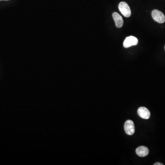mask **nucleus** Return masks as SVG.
Segmentation results:
<instances>
[{"mask_svg": "<svg viewBox=\"0 0 165 165\" xmlns=\"http://www.w3.org/2000/svg\"><path fill=\"white\" fill-rule=\"evenodd\" d=\"M118 8L121 13L125 17H129L131 15V11L129 5L125 2H121L118 5Z\"/></svg>", "mask_w": 165, "mask_h": 165, "instance_id": "f257e3e1", "label": "nucleus"}, {"mask_svg": "<svg viewBox=\"0 0 165 165\" xmlns=\"http://www.w3.org/2000/svg\"><path fill=\"white\" fill-rule=\"evenodd\" d=\"M152 17L155 21L157 23L162 24L165 22L164 14L161 11L157 10H154L152 12Z\"/></svg>", "mask_w": 165, "mask_h": 165, "instance_id": "f03ea898", "label": "nucleus"}, {"mask_svg": "<svg viewBox=\"0 0 165 165\" xmlns=\"http://www.w3.org/2000/svg\"><path fill=\"white\" fill-rule=\"evenodd\" d=\"M124 130L128 135H132L135 132V126L133 122L128 120L124 124Z\"/></svg>", "mask_w": 165, "mask_h": 165, "instance_id": "7ed1b4c3", "label": "nucleus"}, {"mask_svg": "<svg viewBox=\"0 0 165 165\" xmlns=\"http://www.w3.org/2000/svg\"><path fill=\"white\" fill-rule=\"evenodd\" d=\"M138 43V39L137 38L130 36L125 39L123 42V47L126 48H128L132 46H136Z\"/></svg>", "mask_w": 165, "mask_h": 165, "instance_id": "20e7f679", "label": "nucleus"}, {"mask_svg": "<svg viewBox=\"0 0 165 165\" xmlns=\"http://www.w3.org/2000/svg\"><path fill=\"white\" fill-rule=\"evenodd\" d=\"M138 113L140 117L144 119H148L151 117V112L148 109L144 107L139 108L138 110Z\"/></svg>", "mask_w": 165, "mask_h": 165, "instance_id": "39448f33", "label": "nucleus"}, {"mask_svg": "<svg viewBox=\"0 0 165 165\" xmlns=\"http://www.w3.org/2000/svg\"><path fill=\"white\" fill-rule=\"evenodd\" d=\"M112 17H113V19L115 21L116 27L118 28L122 27L123 24V20L122 17L116 12L113 13Z\"/></svg>", "mask_w": 165, "mask_h": 165, "instance_id": "423d86ee", "label": "nucleus"}, {"mask_svg": "<svg viewBox=\"0 0 165 165\" xmlns=\"http://www.w3.org/2000/svg\"><path fill=\"white\" fill-rule=\"evenodd\" d=\"M136 153L140 157H145L149 154V149L145 146H140L136 149Z\"/></svg>", "mask_w": 165, "mask_h": 165, "instance_id": "0eeeda50", "label": "nucleus"}, {"mask_svg": "<svg viewBox=\"0 0 165 165\" xmlns=\"http://www.w3.org/2000/svg\"><path fill=\"white\" fill-rule=\"evenodd\" d=\"M154 165H163V163H155L154 164Z\"/></svg>", "mask_w": 165, "mask_h": 165, "instance_id": "6e6552de", "label": "nucleus"}, {"mask_svg": "<svg viewBox=\"0 0 165 165\" xmlns=\"http://www.w3.org/2000/svg\"><path fill=\"white\" fill-rule=\"evenodd\" d=\"M0 1H8V0H0Z\"/></svg>", "mask_w": 165, "mask_h": 165, "instance_id": "1a4fd4ad", "label": "nucleus"}, {"mask_svg": "<svg viewBox=\"0 0 165 165\" xmlns=\"http://www.w3.org/2000/svg\"></svg>", "mask_w": 165, "mask_h": 165, "instance_id": "9d476101", "label": "nucleus"}]
</instances>
